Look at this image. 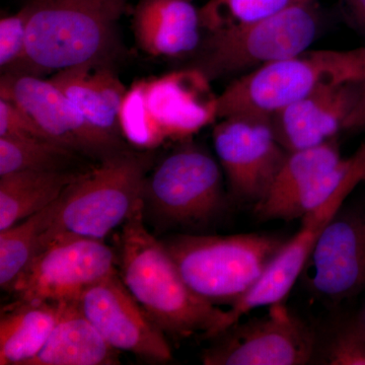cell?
<instances>
[{
	"label": "cell",
	"instance_id": "30bf717a",
	"mask_svg": "<svg viewBox=\"0 0 365 365\" xmlns=\"http://www.w3.org/2000/svg\"><path fill=\"white\" fill-rule=\"evenodd\" d=\"M117 263L116 254L102 240L59 235L42 244L11 294L26 302H73L116 273Z\"/></svg>",
	"mask_w": 365,
	"mask_h": 365
},
{
	"label": "cell",
	"instance_id": "4dcf8cb0",
	"mask_svg": "<svg viewBox=\"0 0 365 365\" xmlns=\"http://www.w3.org/2000/svg\"><path fill=\"white\" fill-rule=\"evenodd\" d=\"M360 316H361L362 321H364L365 325V304L362 307L361 311H360Z\"/></svg>",
	"mask_w": 365,
	"mask_h": 365
},
{
	"label": "cell",
	"instance_id": "8fae6325",
	"mask_svg": "<svg viewBox=\"0 0 365 365\" xmlns=\"http://www.w3.org/2000/svg\"><path fill=\"white\" fill-rule=\"evenodd\" d=\"M212 139L230 194L255 207L267 195L289 153L278 140L271 117L239 113L222 118Z\"/></svg>",
	"mask_w": 365,
	"mask_h": 365
},
{
	"label": "cell",
	"instance_id": "cb8c5ba5",
	"mask_svg": "<svg viewBox=\"0 0 365 365\" xmlns=\"http://www.w3.org/2000/svg\"><path fill=\"white\" fill-rule=\"evenodd\" d=\"M314 0H208L199 7L203 34L250 25Z\"/></svg>",
	"mask_w": 365,
	"mask_h": 365
},
{
	"label": "cell",
	"instance_id": "d4e9b609",
	"mask_svg": "<svg viewBox=\"0 0 365 365\" xmlns=\"http://www.w3.org/2000/svg\"><path fill=\"white\" fill-rule=\"evenodd\" d=\"M78 153L44 139L0 137V176L23 170H69Z\"/></svg>",
	"mask_w": 365,
	"mask_h": 365
},
{
	"label": "cell",
	"instance_id": "83f0119b",
	"mask_svg": "<svg viewBox=\"0 0 365 365\" xmlns=\"http://www.w3.org/2000/svg\"><path fill=\"white\" fill-rule=\"evenodd\" d=\"M0 137L50 140L32 118L18 106L4 98H0Z\"/></svg>",
	"mask_w": 365,
	"mask_h": 365
},
{
	"label": "cell",
	"instance_id": "44dd1931",
	"mask_svg": "<svg viewBox=\"0 0 365 365\" xmlns=\"http://www.w3.org/2000/svg\"><path fill=\"white\" fill-rule=\"evenodd\" d=\"M64 302L16 299L0 314V364L28 365L39 354L60 318Z\"/></svg>",
	"mask_w": 365,
	"mask_h": 365
},
{
	"label": "cell",
	"instance_id": "277c9868",
	"mask_svg": "<svg viewBox=\"0 0 365 365\" xmlns=\"http://www.w3.org/2000/svg\"><path fill=\"white\" fill-rule=\"evenodd\" d=\"M211 81L192 67L144 78L127 88L120 112L122 135L137 148L190 140L217 118Z\"/></svg>",
	"mask_w": 365,
	"mask_h": 365
},
{
	"label": "cell",
	"instance_id": "ac0fdd59",
	"mask_svg": "<svg viewBox=\"0 0 365 365\" xmlns=\"http://www.w3.org/2000/svg\"><path fill=\"white\" fill-rule=\"evenodd\" d=\"M50 79L93 128L123 143L120 112L127 88L118 78L114 66L86 64L71 67L56 72Z\"/></svg>",
	"mask_w": 365,
	"mask_h": 365
},
{
	"label": "cell",
	"instance_id": "8992f818",
	"mask_svg": "<svg viewBox=\"0 0 365 365\" xmlns=\"http://www.w3.org/2000/svg\"><path fill=\"white\" fill-rule=\"evenodd\" d=\"M285 242L279 235L241 234L181 235L163 242L196 294L232 307L260 280Z\"/></svg>",
	"mask_w": 365,
	"mask_h": 365
},
{
	"label": "cell",
	"instance_id": "f546056e",
	"mask_svg": "<svg viewBox=\"0 0 365 365\" xmlns=\"http://www.w3.org/2000/svg\"><path fill=\"white\" fill-rule=\"evenodd\" d=\"M344 131H365V81L361 83L359 101L346 122Z\"/></svg>",
	"mask_w": 365,
	"mask_h": 365
},
{
	"label": "cell",
	"instance_id": "ffe728a7",
	"mask_svg": "<svg viewBox=\"0 0 365 365\" xmlns=\"http://www.w3.org/2000/svg\"><path fill=\"white\" fill-rule=\"evenodd\" d=\"M118 352L86 319L78 300H73L64 302L51 335L28 365L119 364Z\"/></svg>",
	"mask_w": 365,
	"mask_h": 365
},
{
	"label": "cell",
	"instance_id": "d6986e66",
	"mask_svg": "<svg viewBox=\"0 0 365 365\" xmlns=\"http://www.w3.org/2000/svg\"><path fill=\"white\" fill-rule=\"evenodd\" d=\"M337 141L289 151L267 195L255 206L260 220H295V212L309 190L322 175L342 160Z\"/></svg>",
	"mask_w": 365,
	"mask_h": 365
},
{
	"label": "cell",
	"instance_id": "2e32d148",
	"mask_svg": "<svg viewBox=\"0 0 365 365\" xmlns=\"http://www.w3.org/2000/svg\"><path fill=\"white\" fill-rule=\"evenodd\" d=\"M361 83L326 86L271 115L283 148L294 151L335 140L357 104Z\"/></svg>",
	"mask_w": 365,
	"mask_h": 365
},
{
	"label": "cell",
	"instance_id": "f1b7e54d",
	"mask_svg": "<svg viewBox=\"0 0 365 365\" xmlns=\"http://www.w3.org/2000/svg\"><path fill=\"white\" fill-rule=\"evenodd\" d=\"M339 9L348 25L365 36V0H339Z\"/></svg>",
	"mask_w": 365,
	"mask_h": 365
},
{
	"label": "cell",
	"instance_id": "7a4b0ae2",
	"mask_svg": "<svg viewBox=\"0 0 365 365\" xmlns=\"http://www.w3.org/2000/svg\"><path fill=\"white\" fill-rule=\"evenodd\" d=\"M23 59L11 71L42 76L96 64L114 66L123 53L120 20L127 0H30Z\"/></svg>",
	"mask_w": 365,
	"mask_h": 365
},
{
	"label": "cell",
	"instance_id": "7c38bea8",
	"mask_svg": "<svg viewBox=\"0 0 365 365\" xmlns=\"http://www.w3.org/2000/svg\"><path fill=\"white\" fill-rule=\"evenodd\" d=\"M356 167L325 203L302 218L299 232L287 240L251 290L227 309L225 330L253 309L284 302L304 269L324 228L344 205L353 190L365 181V143Z\"/></svg>",
	"mask_w": 365,
	"mask_h": 365
},
{
	"label": "cell",
	"instance_id": "5b68a950",
	"mask_svg": "<svg viewBox=\"0 0 365 365\" xmlns=\"http://www.w3.org/2000/svg\"><path fill=\"white\" fill-rule=\"evenodd\" d=\"M365 81V47L316 50L239 76L217 97V118L239 113L271 116L326 86Z\"/></svg>",
	"mask_w": 365,
	"mask_h": 365
},
{
	"label": "cell",
	"instance_id": "4fadbf2b",
	"mask_svg": "<svg viewBox=\"0 0 365 365\" xmlns=\"http://www.w3.org/2000/svg\"><path fill=\"white\" fill-rule=\"evenodd\" d=\"M0 98L25 111L50 140L64 148L101 160L125 150L124 144L101 133L51 79L26 73L4 72Z\"/></svg>",
	"mask_w": 365,
	"mask_h": 365
},
{
	"label": "cell",
	"instance_id": "603a6c76",
	"mask_svg": "<svg viewBox=\"0 0 365 365\" xmlns=\"http://www.w3.org/2000/svg\"><path fill=\"white\" fill-rule=\"evenodd\" d=\"M56 209L57 200L40 212L0 232V287L4 292L11 294L16 281L30 265Z\"/></svg>",
	"mask_w": 365,
	"mask_h": 365
},
{
	"label": "cell",
	"instance_id": "9c48e42d",
	"mask_svg": "<svg viewBox=\"0 0 365 365\" xmlns=\"http://www.w3.org/2000/svg\"><path fill=\"white\" fill-rule=\"evenodd\" d=\"M213 339L203 351V364L302 365L316 357L319 336L281 302L265 316L237 322Z\"/></svg>",
	"mask_w": 365,
	"mask_h": 365
},
{
	"label": "cell",
	"instance_id": "3957f363",
	"mask_svg": "<svg viewBox=\"0 0 365 365\" xmlns=\"http://www.w3.org/2000/svg\"><path fill=\"white\" fill-rule=\"evenodd\" d=\"M153 163L148 151L122 150L69 185L57 199V209L40 247L59 235L104 240L123 225L139 201ZM40 249V248H39Z\"/></svg>",
	"mask_w": 365,
	"mask_h": 365
},
{
	"label": "cell",
	"instance_id": "52a82bcc",
	"mask_svg": "<svg viewBox=\"0 0 365 365\" xmlns=\"http://www.w3.org/2000/svg\"><path fill=\"white\" fill-rule=\"evenodd\" d=\"M323 28L317 0L284 13L220 32L203 34L192 67L212 81L242 76L273 62L307 51Z\"/></svg>",
	"mask_w": 365,
	"mask_h": 365
},
{
	"label": "cell",
	"instance_id": "e0dca14e",
	"mask_svg": "<svg viewBox=\"0 0 365 365\" xmlns=\"http://www.w3.org/2000/svg\"><path fill=\"white\" fill-rule=\"evenodd\" d=\"M132 30L139 49L155 57L193 56L203 38L193 0H139Z\"/></svg>",
	"mask_w": 365,
	"mask_h": 365
},
{
	"label": "cell",
	"instance_id": "7402d4cb",
	"mask_svg": "<svg viewBox=\"0 0 365 365\" xmlns=\"http://www.w3.org/2000/svg\"><path fill=\"white\" fill-rule=\"evenodd\" d=\"M81 174L23 170L0 176V232L51 205Z\"/></svg>",
	"mask_w": 365,
	"mask_h": 365
},
{
	"label": "cell",
	"instance_id": "9a60e30c",
	"mask_svg": "<svg viewBox=\"0 0 365 365\" xmlns=\"http://www.w3.org/2000/svg\"><path fill=\"white\" fill-rule=\"evenodd\" d=\"M306 267L307 284L339 302L365 290V204L344 206L324 228Z\"/></svg>",
	"mask_w": 365,
	"mask_h": 365
},
{
	"label": "cell",
	"instance_id": "484cf974",
	"mask_svg": "<svg viewBox=\"0 0 365 365\" xmlns=\"http://www.w3.org/2000/svg\"><path fill=\"white\" fill-rule=\"evenodd\" d=\"M318 352L323 364L365 365V325L360 312L338 319Z\"/></svg>",
	"mask_w": 365,
	"mask_h": 365
},
{
	"label": "cell",
	"instance_id": "6da1fadb",
	"mask_svg": "<svg viewBox=\"0 0 365 365\" xmlns=\"http://www.w3.org/2000/svg\"><path fill=\"white\" fill-rule=\"evenodd\" d=\"M139 201L120 234V277L160 329L182 340L201 334L207 339L225 330L227 309L196 294L184 280L163 242L143 222Z\"/></svg>",
	"mask_w": 365,
	"mask_h": 365
},
{
	"label": "cell",
	"instance_id": "5bb4252c",
	"mask_svg": "<svg viewBox=\"0 0 365 365\" xmlns=\"http://www.w3.org/2000/svg\"><path fill=\"white\" fill-rule=\"evenodd\" d=\"M78 304L108 344L150 361L173 359L165 334L134 299L119 272L91 285Z\"/></svg>",
	"mask_w": 365,
	"mask_h": 365
},
{
	"label": "cell",
	"instance_id": "ba28073f",
	"mask_svg": "<svg viewBox=\"0 0 365 365\" xmlns=\"http://www.w3.org/2000/svg\"><path fill=\"white\" fill-rule=\"evenodd\" d=\"M222 172L207 150L185 140L146 177L144 204L170 225L208 222L225 206Z\"/></svg>",
	"mask_w": 365,
	"mask_h": 365
},
{
	"label": "cell",
	"instance_id": "4316f807",
	"mask_svg": "<svg viewBox=\"0 0 365 365\" xmlns=\"http://www.w3.org/2000/svg\"><path fill=\"white\" fill-rule=\"evenodd\" d=\"M29 11L21 7L13 16L0 20V66L9 71L23 59L28 37Z\"/></svg>",
	"mask_w": 365,
	"mask_h": 365
}]
</instances>
